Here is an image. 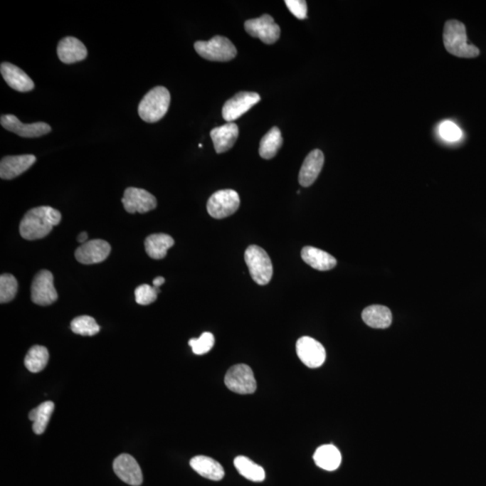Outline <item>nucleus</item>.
Instances as JSON below:
<instances>
[{"mask_svg": "<svg viewBox=\"0 0 486 486\" xmlns=\"http://www.w3.org/2000/svg\"><path fill=\"white\" fill-rule=\"evenodd\" d=\"M62 221V213L51 206H39L29 210L20 223L19 232L23 239H42L52 232Z\"/></svg>", "mask_w": 486, "mask_h": 486, "instance_id": "1", "label": "nucleus"}, {"mask_svg": "<svg viewBox=\"0 0 486 486\" xmlns=\"http://www.w3.org/2000/svg\"><path fill=\"white\" fill-rule=\"evenodd\" d=\"M443 42L445 48L454 56L475 58L480 53L477 46L468 43L465 26L458 20H448L445 23Z\"/></svg>", "mask_w": 486, "mask_h": 486, "instance_id": "2", "label": "nucleus"}, {"mask_svg": "<svg viewBox=\"0 0 486 486\" xmlns=\"http://www.w3.org/2000/svg\"><path fill=\"white\" fill-rule=\"evenodd\" d=\"M171 94L166 88L159 86L152 88L139 104L138 114L147 123H156L161 120L169 110Z\"/></svg>", "mask_w": 486, "mask_h": 486, "instance_id": "3", "label": "nucleus"}, {"mask_svg": "<svg viewBox=\"0 0 486 486\" xmlns=\"http://www.w3.org/2000/svg\"><path fill=\"white\" fill-rule=\"evenodd\" d=\"M244 259L251 278L258 285L270 283L273 276V266L266 250L259 246L251 245L246 250Z\"/></svg>", "mask_w": 486, "mask_h": 486, "instance_id": "4", "label": "nucleus"}, {"mask_svg": "<svg viewBox=\"0 0 486 486\" xmlns=\"http://www.w3.org/2000/svg\"><path fill=\"white\" fill-rule=\"evenodd\" d=\"M196 52L204 59L212 62H229L237 56L236 47L226 37L217 36L206 41H199L195 43Z\"/></svg>", "mask_w": 486, "mask_h": 486, "instance_id": "5", "label": "nucleus"}, {"mask_svg": "<svg viewBox=\"0 0 486 486\" xmlns=\"http://www.w3.org/2000/svg\"><path fill=\"white\" fill-rule=\"evenodd\" d=\"M239 194L233 189H223L213 194L207 202V211L216 219H223L239 209Z\"/></svg>", "mask_w": 486, "mask_h": 486, "instance_id": "6", "label": "nucleus"}, {"mask_svg": "<svg viewBox=\"0 0 486 486\" xmlns=\"http://www.w3.org/2000/svg\"><path fill=\"white\" fill-rule=\"evenodd\" d=\"M224 383L228 389L239 394L253 393L257 389L253 369L245 364H238L228 370Z\"/></svg>", "mask_w": 486, "mask_h": 486, "instance_id": "7", "label": "nucleus"}, {"mask_svg": "<svg viewBox=\"0 0 486 486\" xmlns=\"http://www.w3.org/2000/svg\"><path fill=\"white\" fill-rule=\"evenodd\" d=\"M31 298L35 304L47 307L58 299V294L53 285V275L49 270H43L33 278L31 287Z\"/></svg>", "mask_w": 486, "mask_h": 486, "instance_id": "8", "label": "nucleus"}, {"mask_svg": "<svg viewBox=\"0 0 486 486\" xmlns=\"http://www.w3.org/2000/svg\"><path fill=\"white\" fill-rule=\"evenodd\" d=\"M244 27L250 36L259 38L266 44H273L280 37V27L275 23L274 19L270 15L247 20Z\"/></svg>", "mask_w": 486, "mask_h": 486, "instance_id": "9", "label": "nucleus"}, {"mask_svg": "<svg viewBox=\"0 0 486 486\" xmlns=\"http://www.w3.org/2000/svg\"><path fill=\"white\" fill-rule=\"evenodd\" d=\"M298 358L310 369L320 368L326 359L324 347L316 339L305 336L297 342Z\"/></svg>", "mask_w": 486, "mask_h": 486, "instance_id": "10", "label": "nucleus"}, {"mask_svg": "<svg viewBox=\"0 0 486 486\" xmlns=\"http://www.w3.org/2000/svg\"><path fill=\"white\" fill-rule=\"evenodd\" d=\"M260 101V96L258 93H238L224 104L222 111L223 117L228 123H233Z\"/></svg>", "mask_w": 486, "mask_h": 486, "instance_id": "11", "label": "nucleus"}, {"mask_svg": "<svg viewBox=\"0 0 486 486\" xmlns=\"http://www.w3.org/2000/svg\"><path fill=\"white\" fill-rule=\"evenodd\" d=\"M125 211L129 213H145L156 208L157 200L144 189L128 188L122 199Z\"/></svg>", "mask_w": 486, "mask_h": 486, "instance_id": "12", "label": "nucleus"}, {"mask_svg": "<svg viewBox=\"0 0 486 486\" xmlns=\"http://www.w3.org/2000/svg\"><path fill=\"white\" fill-rule=\"evenodd\" d=\"M1 125L6 130L15 132L16 134L25 138H36L49 134L52 128L43 122H37L33 124H23L19 119L14 115H1Z\"/></svg>", "mask_w": 486, "mask_h": 486, "instance_id": "13", "label": "nucleus"}, {"mask_svg": "<svg viewBox=\"0 0 486 486\" xmlns=\"http://www.w3.org/2000/svg\"><path fill=\"white\" fill-rule=\"evenodd\" d=\"M111 253V246L107 241L93 240L85 243L75 251V257L79 263L85 265L103 263Z\"/></svg>", "mask_w": 486, "mask_h": 486, "instance_id": "14", "label": "nucleus"}, {"mask_svg": "<svg viewBox=\"0 0 486 486\" xmlns=\"http://www.w3.org/2000/svg\"><path fill=\"white\" fill-rule=\"evenodd\" d=\"M113 468L115 475L128 485L139 486L144 481L140 465L131 455H119L114 461Z\"/></svg>", "mask_w": 486, "mask_h": 486, "instance_id": "15", "label": "nucleus"}, {"mask_svg": "<svg viewBox=\"0 0 486 486\" xmlns=\"http://www.w3.org/2000/svg\"><path fill=\"white\" fill-rule=\"evenodd\" d=\"M35 155L6 156L0 162V178L13 179L16 178L35 164Z\"/></svg>", "mask_w": 486, "mask_h": 486, "instance_id": "16", "label": "nucleus"}, {"mask_svg": "<svg viewBox=\"0 0 486 486\" xmlns=\"http://www.w3.org/2000/svg\"><path fill=\"white\" fill-rule=\"evenodd\" d=\"M0 71L9 86L19 93H29L35 88V83L25 71L9 63H2Z\"/></svg>", "mask_w": 486, "mask_h": 486, "instance_id": "17", "label": "nucleus"}, {"mask_svg": "<svg viewBox=\"0 0 486 486\" xmlns=\"http://www.w3.org/2000/svg\"><path fill=\"white\" fill-rule=\"evenodd\" d=\"M324 164V155L320 149H314L307 156L299 172V183L307 188L314 184Z\"/></svg>", "mask_w": 486, "mask_h": 486, "instance_id": "18", "label": "nucleus"}, {"mask_svg": "<svg viewBox=\"0 0 486 486\" xmlns=\"http://www.w3.org/2000/svg\"><path fill=\"white\" fill-rule=\"evenodd\" d=\"M57 54L60 62L73 64L86 59L88 51L83 43L75 37H65L57 46Z\"/></svg>", "mask_w": 486, "mask_h": 486, "instance_id": "19", "label": "nucleus"}, {"mask_svg": "<svg viewBox=\"0 0 486 486\" xmlns=\"http://www.w3.org/2000/svg\"><path fill=\"white\" fill-rule=\"evenodd\" d=\"M217 154H223L233 148L239 136L236 124L227 123L222 127L213 128L210 132Z\"/></svg>", "mask_w": 486, "mask_h": 486, "instance_id": "20", "label": "nucleus"}, {"mask_svg": "<svg viewBox=\"0 0 486 486\" xmlns=\"http://www.w3.org/2000/svg\"><path fill=\"white\" fill-rule=\"evenodd\" d=\"M190 465L201 477L213 481H220L224 477L222 465L206 455H196L190 460Z\"/></svg>", "mask_w": 486, "mask_h": 486, "instance_id": "21", "label": "nucleus"}, {"mask_svg": "<svg viewBox=\"0 0 486 486\" xmlns=\"http://www.w3.org/2000/svg\"><path fill=\"white\" fill-rule=\"evenodd\" d=\"M301 256L309 266L320 271L332 270L337 265V260L331 254L315 247H305L302 250Z\"/></svg>", "mask_w": 486, "mask_h": 486, "instance_id": "22", "label": "nucleus"}, {"mask_svg": "<svg viewBox=\"0 0 486 486\" xmlns=\"http://www.w3.org/2000/svg\"><path fill=\"white\" fill-rule=\"evenodd\" d=\"M362 319L369 327L386 329L392 324L393 316L389 307L384 305H371L364 309Z\"/></svg>", "mask_w": 486, "mask_h": 486, "instance_id": "23", "label": "nucleus"}, {"mask_svg": "<svg viewBox=\"0 0 486 486\" xmlns=\"http://www.w3.org/2000/svg\"><path fill=\"white\" fill-rule=\"evenodd\" d=\"M316 465L326 471H334L342 464V454L333 445H322L314 455Z\"/></svg>", "mask_w": 486, "mask_h": 486, "instance_id": "24", "label": "nucleus"}, {"mask_svg": "<svg viewBox=\"0 0 486 486\" xmlns=\"http://www.w3.org/2000/svg\"><path fill=\"white\" fill-rule=\"evenodd\" d=\"M144 245L149 257L154 260H162L166 257L167 251L174 245V240L168 234H152L146 238Z\"/></svg>", "mask_w": 486, "mask_h": 486, "instance_id": "25", "label": "nucleus"}, {"mask_svg": "<svg viewBox=\"0 0 486 486\" xmlns=\"http://www.w3.org/2000/svg\"><path fill=\"white\" fill-rule=\"evenodd\" d=\"M54 403L52 401H47L41 403L39 406L33 409L29 413V419L33 421V430L37 435L43 434L46 431L54 411Z\"/></svg>", "mask_w": 486, "mask_h": 486, "instance_id": "26", "label": "nucleus"}, {"mask_svg": "<svg viewBox=\"0 0 486 486\" xmlns=\"http://www.w3.org/2000/svg\"><path fill=\"white\" fill-rule=\"evenodd\" d=\"M283 144L281 132L278 127L271 128L261 139L260 144V155L265 159H270L277 155Z\"/></svg>", "mask_w": 486, "mask_h": 486, "instance_id": "27", "label": "nucleus"}, {"mask_svg": "<svg viewBox=\"0 0 486 486\" xmlns=\"http://www.w3.org/2000/svg\"><path fill=\"white\" fill-rule=\"evenodd\" d=\"M234 465L241 475L253 482H263L266 478L264 468L254 463L249 458L238 455L234 460Z\"/></svg>", "mask_w": 486, "mask_h": 486, "instance_id": "28", "label": "nucleus"}, {"mask_svg": "<svg viewBox=\"0 0 486 486\" xmlns=\"http://www.w3.org/2000/svg\"><path fill=\"white\" fill-rule=\"evenodd\" d=\"M49 361V352L46 347L36 345L29 349L25 358V366L30 372L39 373Z\"/></svg>", "mask_w": 486, "mask_h": 486, "instance_id": "29", "label": "nucleus"}, {"mask_svg": "<svg viewBox=\"0 0 486 486\" xmlns=\"http://www.w3.org/2000/svg\"><path fill=\"white\" fill-rule=\"evenodd\" d=\"M71 331L81 336H94L100 331V325L91 316L83 315L75 318L70 324Z\"/></svg>", "mask_w": 486, "mask_h": 486, "instance_id": "30", "label": "nucleus"}, {"mask_svg": "<svg viewBox=\"0 0 486 486\" xmlns=\"http://www.w3.org/2000/svg\"><path fill=\"white\" fill-rule=\"evenodd\" d=\"M19 284L11 274H2L0 277V302H11L18 293Z\"/></svg>", "mask_w": 486, "mask_h": 486, "instance_id": "31", "label": "nucleus"}, {"mask_svg": "<svg viewBox=\"0 0 486 486\" xmlns=\"http://www.w3.org/2000/svg\"><path fill=\"white\" fill-rule=\"evenodd\" d=\"M189 344L191 347L194 354H206L215 345V336L211 332H204L199 338L190 339Z\"/></svg>", "mask_w": 486, "mask_h": 486, "instance_id": "32", "label": "nucleus"}, {"mask_svg": "<svg viewBox=\"0 0 486 486\" xmlns=\"http://www.w3.org/2000/svg\"><path fill=\"white\" fill-rule=\"evenodd\" d=\"M157 292L149 285H139L134 292L135 301L138 305H148L152 304L157 299Z\"/></svg>", "mask_w": 486, "mask_h": 486, "instance_id": "33", "label": "nucleus"}, {"mask_svg": "<svg viewBox=\"0 0 486 486\" xmlns=\"http://www.w3.org/2000/svg\"><path fill=\"white\" fill-rule=\"evenodd\" d=\"M441 137L448 142H457L462 137V131L457 125L451 121H445L438 128Z\"/></svg>", "mask_w": 486, "mask_h": 486, "instance_id": "34", "label": "nucleus"}, {"mask_svg": "<svg viewBox=\"0 0 486 486\" xmlns=\"http://www.w3.org/2000/svg\"><path fill=\"white\" fill-rule=\"evenodd\" d=\"M290 11L298 19H305L307 16V4L305 0H285Z\"/></svg>", "mask_w": 486, "mask_h": 486, "instance_id": "35", "label": "nucleus"}, {"mask_svg": "<svg viewBox=\"0 0 486 486\" xmlns=\"http://www.w3.org/2000/svg\"><path fill=\"white\" fill-rule=\"evenodd\" d=\"M152 283H154V287H159H159H161V285H162L163 284L165 283V278H162V277L156 278L155 280H154V282H152Z\"/></svg>", "mask_w": 486, "mask_h": 486, "instance_id": "36", "label": "nucleus"}, {"mask_svg": "<svg viewBox=\"0 0 486 486\" xmlns=\"http://www.w3.org/2000/svg\"><path fill=\"white\" fill-rule=\"evenodd\" d=\"M88 240V233H81L79 236H78V241L80 243H86V241Z\"/></svg>", "mask_w": 486, "mask_h": 486, "instance_id": "37", "label": "nucleus"}]
</instances>
